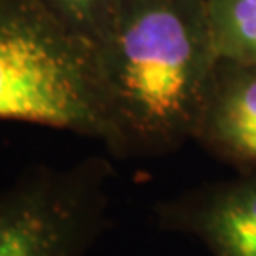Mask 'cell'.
Instances as JSON below:
<instances>
[{"instance_id":"1","label":"cell","mask_w":256,"mask_h":256,"mask_svg":"<svg viewBox=\"0 0 256 256\" xmlns=\"http://www.w3.org/2000/svg\"><path fill=\"white\" fill-rule=\"evenodd\" d=\"M116 158H160L196 138L220 61L207 10L186 0H122L95 44Z\"/></svg>"},{"instance_id":"2","label":"cell","mask_w":256,"mask_h":256,"mask_svg":"<svg viewBox=\"0 0 256 256\" xmlns=\"http://www.w3.org/2000/svg\"><path fill=\"white\" fill-rule=\"evenodd\" d=\"M0 120L110 140L95 46L40 0H0Z\"/></svg>"},{"instance_id":"3","label":"cell","mask_w":256,"mask_h":256,"mask_svg":"<svg viewBox=\"0 0 256 256\" xmlns=\"http://www.w3.org/2000/svg\"><path fill=\"white\" fill-rule=\"evenodd\" d=\"M102 158L36 165L0 194V256H90L108 224Z\"/></svg>"},{"instance_id":"4","label":"cell","mask_w":256,"mask_h":256,"mask_svg":"<svg viewBox=\"0 0 256 256\" xmlns=\"http://www.w3.org/2000/svg\"><path fill=\"white\" fill-rule=\"evenodd\" d=\"M154 214L162 230L196 238L212 256H256V173L198 186Z\"/></svg>"},{"instance_id":"5","label":"cell","mask_w":256,"mask_h":256,"mask_svg":"<svg viewBox=\"0 0 256 256\" xmlns=\"http://www.w3.org/2000/svg\"><path fill=\"white\" fill-rule=\"evenodd\" d=\"M214 82L198 140L239 173H256V64Z\"/></svg>"},{"instance_id":"6","label":"cell","mask_w":256,"mask_h":256,"mask_svg":"<svg viewBox=\"0 0 256 256\" xmlns=\"http://www.w3.org/2000/svg\"><path fill=\"white\" fill-rule=\"evenodd\" d=\"M205 10L220 61L256 64V0H210Z\"/></svg>"},{"instance_id":"7","label":"cell","mask_w":256,"mask_h":256,"mask_svg":"<svg viewBox=\"0 0 256 256\" xmlns=\"http://www.w3.org/2000/svg\"><path fill=\"white\" fill-rule=\"evenodd\" d=\"M57 19L93 46L108 30L122 0H40Z\"/></svg>"}]
</instances>
